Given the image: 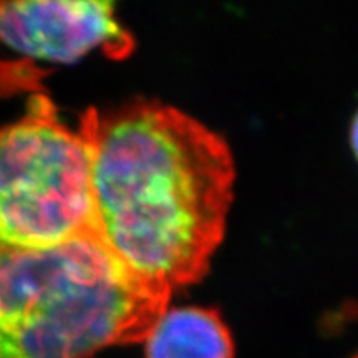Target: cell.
Returning a JSON list of instances; mask_svg holds the SVG:
<instances>
[{
  "instance_id": "cell-2",
  "label": "cell",
  "mask_w": 358,
  "mask_h": 358,
  "mask_svg": "<svg viewBox=\"0 0 358 358\" xmlns=\"http://www.w3.org/2000/svg\"><path fill=\"white\" fill-rule=\"evenodd\" d=\"M169 299L95 234L50 249H0V358H92L143 342Z\"/></svg>"
},
{
  "instance_id": "cell-7",
  "label": "cell",
  "mask_w": 358,
  "mask_h": 358,
  "mask_svg": "<svg viewBox=\"0 0 358 358\" xmlns=\"http://www.w3.org/2000/svg\"><path fill=\"white\" fill-rule=\"evenodd\" d=\"M353 358H358V355H357V357H353Z\"/></svg>"
},
{
  "instance_id": "cell-6",
  "label": "cell",
  "mask_w": 358,
  "mask_h": 358,
  "mask_svg": "<svg viewBox=\"0 0 358 358\" xmlns=\"http://www.w3.org/2000/svg\"><path fill=\"white\" fill-rule=\"evenodd\" d=\"M350 141H352V150H353V153H355L357 159H358V111H357L355 118H353V123H352Z\"/></svg>"
},
{
  "instance_id": "cell-1",
  "label": "cell",
  "mask_w": 358,
  "mask_h": 358,
  "mask_svg": "<svg viewBox=\"0 0 358 358\" xmlns=\"http://www.w3.org/2000/svg\"><path fill=\"white\" fill-rule=\"evenodd\" d=\"M78 131L90 155L93 231L111 256L171 294L203 279L232 203L227 143L158 101L90 108Z\"/></svg>"
},
{
  "instance_id": "cell-3",
  "label": "cell",
  "mask_w": 358,
  "mask_h": 358,
  "mask_svg": "<svg viewBox=\"0 0 358 358\" xmlns=\"http://www.w3.org/2000/svg\"><path fill=\"white\" fill-rule=\"evenodd\" d=\"M93 231L90 155L45 95L0 128V249L38 250Z\"/></svg>"
},
{
  "instance_id": "cell-5",
  "label": "cell",
  "mask_w": 358,
  "mask_h": 358,
  "mask_svg": "<svg viewBox=\"0 0 358 358\" xmlns=\"http://www.w3.org/2000/svg\"><path fill=\"white\" fill-rule=\"evenodd\" d=\"M143 343L146 358H234V340L214 308H166Z\"/></svg>"
},
{
  "instance_id": "cell-4",
  "label": "cell",
  "mask_w": 358,
  "mask_h": 358,
  "mask_svg": "<svg viewBox=\"0 0 358 358\" xmlns=\"http://www.w3.org/2000/svg\"><path fill=\"white\" fill-rule=\"evenodd\" d=\"M0 43L53 64H75L95 50L118 60L133 50L111 2H0Z\"/></svg>"
}]
</instances>
